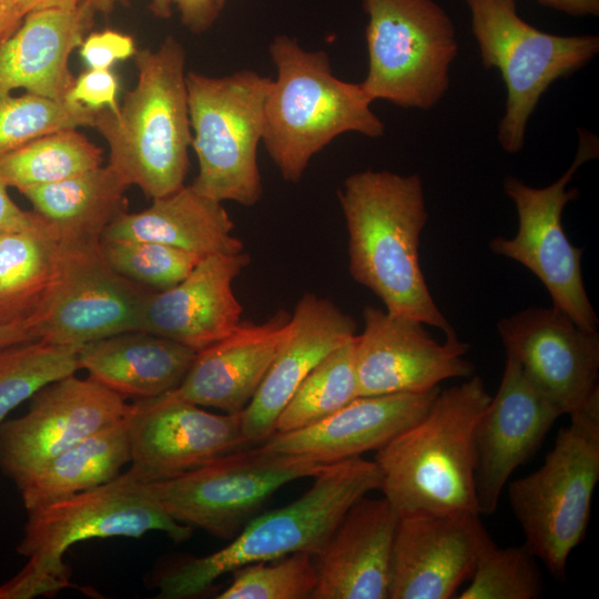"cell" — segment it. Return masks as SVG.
<instances>
[{
  "mask_svg": "<svg viewBox=\"0 0 599 599\" xmlns=\"http://www.w3.org/2000/svg\"><path fill=\"white\" fill-rule=\"evenodd\" d=\"M348 233V268L392 315L454 329L429 293L419 265V238L428 213L418 174L365 170L338 190Z\"/></svg>",
  "mask_w": 599,
  "mask_h": 599,
  "instance_id": "1",
  "label": "cell"
},
{
  "mask_svg": "<svg viewBox=\"0 0 599 599\" xmlns=\"http://www.w3.org/2000/svg\"><path fill=\"white\" fill-rule=\"evenodd\" d=\"M491 396L479 376L438 392L427 412L377 449L384 497L398 517L477 512L475 429Z\"/></svg>",
  "mask_w": 599,
  "mask_h": 599,
  "instance_id": "2",
  "label": "cell"
},
{
  "mask_svg": "<svg viewBox=\"0 0 599 599\" xmlns=\"http://www.w3.org/2000/svg\"><path fill=\"white\" fill-rule=\"evenodd\" d=\"M312 478L308 490L284 507L254 516L227 546L172 561L156 577L158 597L194 598L243 566L295 552L314 556L348 508L380 487L375 461L362 457L326 464Z\"/></svg>",
  "mask_w": 599,
  "mask_h": 599,
  "instance_id": "3",
  "label": "cell"
},
{
  "mask_svg": "<svg viewBox=\"0 0 599 599\" xmlns=\"http://www.w3.org/2000/svg\"><path fill=\"white\" fill-rule=\"evenodd\" d=\"M138 81L116 112H95L94 128L105 139L108 165L149 197L182 186L192 144L185 51L173 37L152 50H136Z\"/></svg>",
  "mask_w": 599,
  "mask_h": 599,
  "instance_id": "4",
  "label": "cell"
},
{
  "mask_svg": "<svg viewBox=\"0 0 599 599\" xmlns=\"http://www.w3.org/2000/svg\"><path fill=\"white\" fill-rule=\"evenodd\" d=\"M270 54L277 77L265 100L262 142L285 181L300 182L311 159L343 133L385 134L361 84L336 78L326 52L281 34Z\"/></svg>",
  "mask_w": 599,
  "mask_h": 599,
  "instance_id": "5",
  "label": "cell"
},
{
  "mask_svg": "<svg viewBox=\"0 0 599 599\" xmlns=\"http://www.w3.org/2000/svg\"><path fill=\"white\" fill-rule=\"evenodd\" d=\"M149 531H162L183 542L193 528L171 518L148 484L128 470L103 485L28 510L17 550L29 560L0 586V599L54 595L71 586L62 559L73 544L91 538H139Z\"/></svg>",
  "mask_w": 599,
  "mask_h": 599,
  "instance_id": "6",
  "label": "cell"
},
{
  "mask_svg": "<svg viewBox=\"0 0 599 599\" xmlns=\"http://www.w3.org/2000/svg\"><path fill=\"white\" fill-rule=\"evenodd\" d=\"M569 416L542 465L508 486L524 545L558 581L585 538L599 480V388Z\"/></svg>",
  "mask_w": 599,
  "mask_h": 599,
  "instance_id": "7",
  "label": "cell"
},
{
  "mask_svg": "<svg viewBox=\"0 0 599 599\" xmlns=\"http://www.w3.org/2000/svg\"><path fill=\"white\" fill-rule=\"evenodd\" d=\"M464 1L481 64L498 70L506 88L497 140L504 151L516 154L525 145L528 121L544 93L599 53V37L539 30L520 17L516 0Z\"/></svg>",
  "mask_w": 599,
  "mask_h": 599,
  "instance_id": "8",
  "label": "cell"
},
{
  "mask_svg": "<svg viewBox=\"0 0 599 599\" xmlns=\"http://www.w3.org/2000/svg\"><path fill=\"white\" fill-rule=\"evenodd\" d=\"M271 83L252 70L220 78L186 73L191 146L199 162L191 186L196 192L244 206L261 200L257 149Z\"/></svg>",
  "mask_w": 599,
  "mask_h": 599,
  "instance_id": "9",
  "label": "cell"
},
{
  "mask_svg": "<svg viewBox=\"0 0 599 599\" xmlns=\"http://www.w3.org/2000/svg\"><path fill=\"white\" fill-rule=\"evenodd\" d=\"M368 71L359 83L373 103L428 111L450 85L458 54L453 20L435 0H363Z\"/></svg>",
  "mask_w": 599,
  "mask_h": 599,
  "instance_id": "10",
  "label": "cell"
},
{
  "mask_svg": "<svg viewBox=\"0 0 599 599\" xmlns=\"http://www.w3.org/2000/svg\"><path fill=\"white\" fill-rule=\"evenodd\" d=\"M325 465L257 445L148 486L174 520L232 539L276 490L291 481L312 478Z\"/></svg>",
  "mask_w": 599,
  "mask_h": 599,
  "instance_id": "11",
  "label": "cell"
},
{
  "mask_svg": "<svg viewBox=\"0 0 599 599\" xmlns=\"http://www.w3.org/2000/svg\"><path fill=\"white\" fill-rule=\"evenodd\" d=\"M599 155V139L578 129V146L569 169L554 183L532 187L507 175L504 192L515 204L518 231L511 238L498 236L489 248L499 256L520 263L545 285L552 306L564 312L579 327L596 332L599 319L587 295L582 274V248L573 246L562 227L565 206L579 191L567 189L578 169Z\"/></svg>",
  "mask_w": 599,
  "mask_h": 599,
  "instance_id": "12",
  "label": "cell"
},
{
  "mask_svg": "<svg viewBox=\"0 0 599 599\" xmlns=\"http://www.w3.org/2000/svg\"><path fill=\"white\" fill-rule=\"evenodd\" d=\"M152 292L108 263L101 238L60 237L54 278L28 321L38 339L81 347L119 333L142 331Z\"/></svg>",
  "mask_w": 599,
  "mask_h": 599,
  "instance_id": "13",
  "label": "cell"
},
{
  "mask_svg": "<svg viewBox=\"0 0 599 599\" xmlns=\"http://www.w3.org/2000/svg\"><path fill=\"white\" fill-rule=\"evenodd\" d=\"M30 399L24 415L0 423V469L16 485L50 459L122 420L130 405L94 379L74 374L48 384Z\"/></svg>",
  "mask_w": 599,
  "mask_h": 599,
  "instance_id": "14",
  "label": "cell"
},
{
  "mask_svg": "<svg viewBox=\"0 0 599 599\" xmlns=\"http://www.w3.org/2000/svg\"><path fill=\"white\" fill-rule=\"evenodd\" d=\"M125 423L128 471L146 484L174 478L247 445L240 413H210L171 392L135 399Z\"/></svg>",
  "mask_w": 599,
  "mask_h": 599,
  "instance_id": "15",
  "label": "cell"
},
{
  "mask_svg": "<svg viewBox=\"0 0 599 599\" xmlns=\"http://www.w3.org/2000/svg\"><path fill=\"white\" fill-rule=\"evenodd\" d=\"M364 329L354 339L358 396L424 393L448 378H468L469 344L446 335L438 343L423 323L374 306L363 311Z\"/></svg>",
  "mask_w": 599,
  "mask_h": 599,
  "instance_id": "16",
  "label": "cell"
},
{
  "mask_svg": "<svg viewBox=\"0 0 599 599\" xmlns=\"http://www.w3.org/2000/svg\"><path fill=\"white\" fill-rule=\"evenodd\" d=\"M506 355L562 415L578 410L598 389L599 334L564 312L530 307L498 322Z\"/></svg>",
  "mask_w": 599,
  "mask_h": 599,
  "instance_id": "17",
  "label": "cell"
},
{
  "mask_svg": "<svg viewBox=\"0 0 599 599\" xmlns=\"http://www.w3.org/2000/svg\"><path fill=\"white\" fill-rule=\"evenodd\" d=\"M473 511L398 517L389 599H449L470 579L489 534Z\"/></svg>",
  "mask_w": 599,
  "mask_h": 599,
  "instance_id": "18",
  "label": "cell"
},
{
  "mask_svg": "<svg viewBox=\"0 0 599 599\" xmlns=\"http://www.w3.org/2000/svg\"><path fill=\"white\" fill-rule=\"evenodd\" d=\"M561 416L506 355L499 388L475 429L474 486L479 515H491L512 473L539 448Z\"/></svg>",
  "mask_w": 599,
  "mask_h": 599,
  "instance_id": "19",
  "label": "cell"
},
{
  "mask_svg": "<svg viewBox=\"0 0 599 599\" xmlns=\"http://www.w3.org/2000/svg\"><path fill=\"white\" fill-rule=\"evenodd\" d=\"M356 322L327 298L304 294L291 314L287 336L263 382L240 413L247 445H261L291 396L329 353L356 335Z\"/></svg>",
  "mask_w": 599,
  "mask_h": 599,
  "instance_id": "20",
  "label": "cell"
},
{
  "mask_svg": "<svg viewBox=\"0 0 599 599\" xmlns=\"http://www.w3.org/2000/svg\"><path fill=\"white\" fill-rule=\"evenodd\" d=\"M398 515L383 497H361L313 556L312 599H389Z\"/></svg>",
  "mask_w": 599,
  "mask_h": 599,
  "instance_id": "21",
  "label": "cell"
},
{
  "mask_svg": "<svg viewBox=\"0 0 599 599\" xmlns=\"http://www.w3.org/2000/svg\"><path fill=\"white\" fill-rule=\"evenodd\" d=\"M248 264L244 251L203 257L182 282L151 293L142 331L196 352L226 337L241 323L243 312L233 282Z\"/></svg>",
  "mask_w": 599,
  "mask_h": 599,
  "instance_id": "22",
  "label": "cell"
},
{
  "mask_svg": "<svg viewBox=\"0 0 599 599\" xmlns=\"http://www.w3.org/2000/svg\"><path fill=\"white\" fill-rule=\"evenodd\" d=\"M438 392L439 387L424 393L358 396L326 418L301 429L274 433L261 445L322 464L361 457L416 423Z\"/></svg>",
  "mask_w": 599,
  "mask_h": 599,
  "instance_id": "23",
  "label": "cell"
},
{
  "mask_svg": "<svg viewBox=\"0 0 599 599\" xmlns=\"http://www.w3.org/2000/svg\"><path fill=\"white\" fill-rule=\"evenodd\" d=\"M290 321L291 314L280 309L263 323L241 322L230 335L196 352L171 393L201 407L241 413L282 347Z\"/></svg>",
  "mask_w": 599,
  "mask_h": 599,
  "instance_id": "24",
  "label": "cell"
},
{
  "mask_svg": "<svg viewBox=\"0 0 599 599\" xmlns=\"http://www.w3.org/2000/svg\"><path fill=\"white\" fill-rule=\"evenodd\" d=\"M94 11L82 3L38 9L0 40V93L23 89L63 101L74 78L69 58L92 27Z\"/></svg>",
  "mask_w": 599,
  "mask_h": 599,
  "instance_id": "25",
  "label": "cell"
},
{
  "mask_svg": "<svg viewBox=\"0 0 599 599\" xmlns=\"http://www.w3.org/2000/svg\"><path fill=\"white\" fill-rule=\"evenodd\" d=\"M196 351L170 338L130 331L82 345L80 369L112 392L134 399L175 389L184 379Z\"/></svg>",
  "mask_w": 599,
  "mask_h": 599,
  "instance_id": "26",
  "label": "cell"
},
{
  "mask_svg": "<svg viewBox=\"0 0 599 599\" xmlns=\"http://www.w3.org/2000/svg\"><path fill=\"white\" fill-rule=\"evenodd\" d=\"M233 230L222 202L184 185L153 199L143 211L125 212L105 229L101 240L156 242L206 257L244 251Z\"/></svg>",
  "mask_w": 599,
  "mask_h": 599,
  "instance_id": "27",
  "label": "cell"
},
{
  "mask_svg": "<svg viewBox=\"0 0 599 599\" xmlns=\"http://www.w3.org/2000/svg\"><path fill=\"white\" fill-rule=\"evenodd\" d=\"M128 187L106 164L20 193L60 237L102 238L105 229L128 212Z\"/></svg>",
  "mask_w": 599,
  "mask_h": 599,
  "instance_id": "28",
  "label": "cell"
},
{
  "mask_svg": "<svg viewBox=\"0 0 599 599\" xmlns=\"http://www.w3.org/2000/svg\"><path fill=\"white\" fill-rule=\"evenodd\" d=\"M130 463L125 417L89 436L17 484L27 510L103 485Z\"/></svg>",
  "mask_w": 599,
  "mask_h": 599,
  "instance_id": "29",
  "label": "cell"
},
{
  "mask_svg": "<svg viewBox=\"0 0 599 599\" xmlns=\"http://www.w3.org/2000/svg\"><path fill=\"white\" fill-rule=\"evenodd\" d=\"M60 237L34 212L24 227L0 234V324L28 319L57 271Z\"/></svg>",
  "mask_w": 599,
  "mask_h": 599,
  "instance_id": "30",
  "label": "cell"
},
{
  "mask_svg": "<svg viewBox=\"0 0 599 599\" xmlns=\"http://www.w3.org/2000/svg\"><path fill=\"white\" fill-rule=\"evenodd\" d=\"M102 150L75 129L60 130L0 156L9 187L26 189L59 182L102 165Z\"/></svg>",
  "mask_w": 599,
  "mask_h": 599,
  "instance_id": "31",
  "label": "cell"
},
{
  "mask_svg": "<svg viewBox=\"0 0 599 599\" xmlns=\"http://www.w3.org/2000/svg\"><path fill=\"white\" fill-rule=\"evenodd\" d=\"M354 339L329 353L302 380L278 415L274 433L315 424L358 397Z\"/></svg>",
  "mask_w": 599,
  "mask_h": 599,
  "instance_id": "32",
  "label": "cell"
},
{
  "mask_svg": "<svg viewBox=\"0 0 599 599\" xmlns=\"http://www.w3.org/2000/svg\"><path fill=\"white\" fill-rule=\"evenodd\" d=\"M79 346L42 339L0 349V423L38 390L80 369Z\"/></svg>",
  "mask_w": 599,
  "mask_h": 599,
  "instance_id": "33",
  "label": "cell"
},
{
  "mask_svg": "<svg viewBox=\"0 0 599 599\" xmlns=\"http://www.w3.org/2000/svg\"><path fill=\"white\" fill-rule=\"evenodd\" d=\"M95 112L32 93H0V156L43 135L93 126Z\"/></svg>",
  "mask_w": 599,
  "mask_h": 599,
  "instance_id": "34",
  "label": "cell"
},
{
  "mask_svg": "<svg viewBox=\"0 0 599 599\" xmlns=\"http://www.w3.org/2000/svg\"><path fill=\"white\" fill-rule=\"evenodd\" d=\"M537 558L521 546L499 547L489 536L484 542L459 599H535L541 592Z\"/></svg>",
  "mask_w": 599,
  "mask_h": 599,
  "instance_id": "35",
  "label": "cell"
},
{
  "mask_svg": "<svg viewBox=\"0 0 599 599\" xmlns=\"http://www.w3.org/2000/svg\"><path fill=\"white\" fill-rule=\"evenodd\" d=\"M231 573V583L217 599H312L317 585L314 557L308 552L253 562Z\"/></svg>",
  "mask_w": 599,
  "mask_h": 599,
  "instance_id": "36",
  "label": "cell"
},
{
  "mask_svg": "<svg viewBox=\"0 0 599 599\" xmlns=\"http://www.w3.org/2000/svg\"><path fill=\"white\" fill-rule=\"evenodd\" d=\"M101 250L119 274L156 292L182 282L203 258L150 241L101 240Z\"/></svg>",
  "mask_w": 599,
  "mask_h": 599,
  "instance_id": "37",
  "label": "cell"
},
{
  "mask_svg": "<svg viewBox=\"0 0 599 599\" xmlns=\"http://www.w3.org/2000/svg\"><path fill=\"white\" fill-rule=\"evenodd\" d=\"M118 91V78L110 69H88L74 79L64 100L94 112L103 109L116 112L120 108Z\"/></svg>",
  "mask_w": 599,
  "mask_h": 599,
  "instance_id": "38",
  "label": "cell"
},
{
  "mask_svg": "<svg viewBox=\"0 0 599 599\" xmlns=\"http://www.w3.org/2000/svg\"><path fill=\"white\" fill-rule=\"evenodd\" d=\"M79 48L89 69H110L115 62L134 57L138 50L132 37L114 30L91 32Z\"/></svg>",
  "mask_w": 599,
  "mask_h": 599,
  "instance_id": "39",
  "label": "cell"
},
{
  "mask_svg": "<svg viewBox=\"0 0 599 599\" xmlns=\"http://www.w3.org/2000/svg\"><path fill=\"white\" fill-rule=\"evenodd\" d=\"M180 11L181 20L192 32L207 30L217 19L226 0H171Z\"/></svg>",
  "mask_w": 599,
  "mask_h": 599,
  "instance_id": "40",
  "label": "cell"
},
{
  "mask_svg": "<svg viewBox=\"0 0 599 599\" xmlns=\"http://www.w3.org/2000/svg\"><path fill=\"white\" fill-rule=\"evenodd\" d=\"M8 187L0 172V234L27 226L34 216L33 211H23L12 201Z\"/></svg>",
  "mask_w": 599,
  "mask_h": 599,
  "instance_id": "41",
  "label": "cell"
},
{
  "mask_svg": "<svg viewBox=\"0 0 599 599\" xmlns=\"http://www.w3.org/2000/svg\"><path fill=\"white\" fill-rule=\"evenodd\" d=\"M539 4L572 17L599 16V0H536Z\"/></svg>",
  "mask_w": 599,
  "mask_h": 599,
  "instance_id": "42",
  "label": "cell"
},
{
  "mask_svg": "<svg viewBox=\"0 0 599 599\" xmlns=\"http://www.w3.org/2000/svg\"><path fill=\"white\" fill-rule=\"evenodd\" d=\"M37 339L38 338L33 333L28 319L9 324H0V349L11 345Z\"/></svg>",
  "mask_w": 599,
  "mask_h": 599,
  "instance_id": "43",
  "label": "cell"
},
{
  "mask_svg": "<svg viewBox=\"0 0 599 599\" xmlns=\"http://www.w3.org/2000/svg\"><path fill=\"white\" fill-rule=\"evenodd\" d=\"M23 18L13 0H0V40L10 35Z\"/></svg>",
  "mask_w": 599,
  "mask_h": 599,
  "instance_id": "44",
  "label": "cell"
},
{
  "mask_svg": "<svg viewBox=\"0 0 599 599\" xmlns=\"http://www.w3.org/2000/svg\"><path fill=\"white\" fill-rule=\"evenodd\" d=\"M13 2L23 17L38 9L75 3L73 0H13Z\"/></svg>",
  "mask_w": 599,
  "mask_h": 599,
  "instance_id": "45",
  "label": "cell"
},
{
  "mask_svg": "<svg viewBox=\"0 0 599 599\" xmlns=\"http://www.w3.org/2000/svg\"><path fill=\"white\" fill-rule=\"evenodd\" d=\"M75 3H82L88 6L94 12L109 14L115 8L116 4L128 6L130 0H73Z\"/></svg>",
  "mask_w": 599,
  "mask_h": 599,
  "instance_id": "46",
  "label": "cell"
},
{
  "mask_svg": "<svg viewBox=\"0 0 599 599\" xmlns=\"http://www.w3.org/2000/svg\"><path fill=\"white\" fill-rule=\"evenodd\" d=\"M171 0H151L150 9L154 16L166 19L171 16Z\"/></svg>",
  "mask_w": 599,
  "mask_h": 599,
  "instance_id": "47",
  "label": "cell"
}]
</instances>
